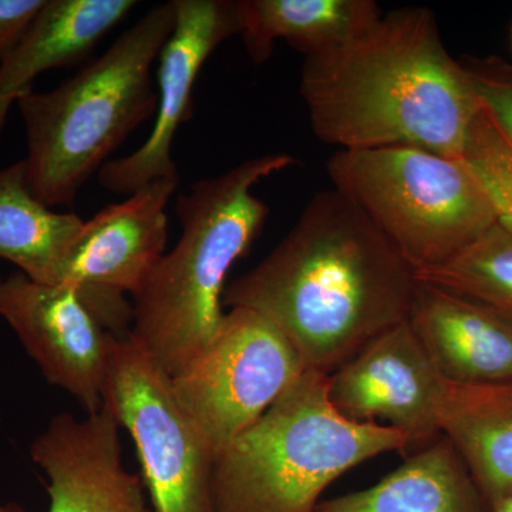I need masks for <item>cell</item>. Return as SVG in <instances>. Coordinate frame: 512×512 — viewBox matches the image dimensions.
<instances>
[{
    "mask_svg": "<svg viewBox=\"0 0 512 512\" xmlns=\"http://www.w3.org/2000/svg\"><path fill=\"white\" fill-rule=\"evenodd\" d=\"M328 376L305 370L215 460L214 512H316L323 491L382 454L410 453L402 431L346 419Z\"/></svg>",
    "mask_w": 512,
    "mask_h": 512,
    "instance_id": "obj_5",
    "label": "cell"
},
{
    "mask_svg": "<svg viewBox=\"0 0 512 512\" xmlns=\"http://www.w3.org/2000/svg\"><path fill=\"white\" fill-rule=\"evenodd\" d=\"M299 90L313 133L339 150L412 146L463 160L481 107L421 6L383 13L348 45L305 57Z\"/></svg>",
    "mask_w": 512,
    "mask_h": 512,
    "instance_id": "obj_2",
    "label": "cell"
},
{
    "mask_svg": "<svg viewBox=\"0 0 512 512\" xmlns=\"http://www.w3.org/2000/svg\"><path fill=\"white\" fill-rule=\"evenodd\" d=\"M298 163L291 154H265L200 180L178 197L181 237L134 296L130 332L171 377L214 338L225 315L228 272L264 228L269 208L252 190Z\"/></svg>",
    "mask_w": 512,
    "mask_h": 512,
    "instance_id": "obj_3",
    "label": "cell"
},
{
    "mask_svg": "<svg viewBox=\"0 0 512 512\" xmlns=\"http://www.w3.org/2000/svg\"><path fill=\"white\" fill-rule=\"evenodd\" d=\"M491 512H512V497L495 504L494 507L491 508Z\"/></svg>",
    "mask_w": 512,
    "mask_h": 512,
    "instance_id": "obj_24",
    "label": "cell"
},
{
    "mask_svg": "<svg viewBox=\"0 0 512 512\" xmlns=\"http://www.w3.org/2000/svg\"><path fill=\"white\" fill-rule=\"evenodd\" d=\"M180 181L156 180L84 221L60 275L110 332L130 335L136 296L165 255L167 208ZM59 284V285H60Z\"/></svg>",
    "mask_w": 512,
    "mask_h": 512,
    "instance_id": "obj_9",
    "label": "cell"
},
{
    "mask_svg": "<svg viewBox=\"0 0 512 512\" xmlns=\"http://www.w3.org/2000/svg\"><path fill=\"white\" fill-rule=\"evenodd\" d=\"M437 416L490 508L512 497V380H446Z\"/></svg>",
    "mask_w": 512,
    "mask_h": 512,
    "instance_id": "obj_16",
    "label": "cell"
},
{
    "mask_svg": "<svg viewBox=\"0 0 512 512\" xmlns=\"http://www.w3.org/2000/svg\"><path fill=\"white\" fill-rule=\"evenodd\" d=\"M419 279L412 265L335 188L306 205L288 235L222 303L261 313L306 370L330 375L383 332L409 319Z\"/></svg>",
    "mask_w": 512,
    "mask_h": 512,
    "instance_id": "obj_1",
    "label": "cell"
},
{
    "mask_svg": "<svg viewBox=\"0 0 512 512\" xmlns=\"http://www.w3.org/2000/svg\"><path fill=\"white\" fill-rule=\"evenodd\" d=\"M120 424L106 406L77 419L63 413L33 441L30 454L45 471L49 512H153L143 478L121 460ZM0 512H25L0 505Z\"/></svg>",
    "mask_w": 512,
    "mask_h": 512,
    "instance_id": "obj_13",
    "label": "cell"
},
{
    "mask_svg": "<svg viewBox=\"0 0 512 512\" xmlns=\"http://www.w3.org/2000/svg\"><path fill=\"white\" fill-rule=\"evenodd\" d=\"M46 0H0V63L19 46Z\"/></svg>",
    "mask_w": 512,
    "mask_h": 512,
    "instance_id": "obj_23",
    "label": "cell"
},
{
    "mask_svg": "<svg viewBox=\"0 0 512 512\" xmlns=\"http://www.w3.org/2000/svg\"><path fill=\"white\" fill-rule=\"evenodd\" d=\"M84 220L56 212L29 187L26 161L0 168V258L40 284L59 285L62 268Z\"/></svg>",
    "mask_w": 512,
    "mask_h": 512,
    "instance_id": "obj_19",
    "label": "cell"
},
{
    "mask_svg": "<svg viewBox=\"0 0 512 512\" xmlns=\"http://www.w3.org/2000/svg\"><path fill=\"white\" fill-rule=\"evenodd\" d=\"M238 36L249 59L264 64L285 40L303 59L348 45L383 16L373 0H237Z\"/></svg>",
    "mask_w": 512,
    "mask_h": 512,
    "instance_id": "obj_17",
    "label": "cell"
},
{
    "mask_svg": "<svg viewBox=\"0 0 512 512\" xmlns=\"http://www.w3.org/2000/svg\"><path fill=\"white\" fill-rule=\"evenodd\" d=\"M463 160L487 191L498 224L512 232V143L483 104L468 130Z\"/></svg>",
    "mask_w": 512,
    "mask_h": 512,
    "instance_id": "obj_21",
    "label": "cell"
},
{
    "mask_svg": "<svg viewBox=\"0 0 512 512\" xmlns=\"http://www.w3.org/2000/svg\"><path fill=\"white\" fill-rule=\"evenodd\" d=\"M173 33L158 56L157 117L134 153L109 160L97 177L104 190L131 195L156 180H178L173 143L194 113L192 90L202 66L221 43L238 36L237 0H174Z\"/></svg>",
    "mask_w": 512,
    "mask_h": 512,
    "instance_id": "obj_12",
    "label": "cell"
},
{
    "mask_svg": "<svg viewBox=\"0 0 512 512\" xmlns=\"http://www.w3.org/2000/svg\"><path fill=\"white\" fill-rule=\"evenodd\" d=\"M0 318L49 383L72 394L87 414L103 407L111 353L119 336L70 285L32 281L22 272L0 278Z\"/></svg>",
    "mask_w": 512,
    "mask_h": 512,
    "instance_id": "obj_10",
    "label": "cell"
},
{
    "mask_svg": "<svg viewBox=\"0 0 512 512\" xmlns=\"http://www.w3.org/2000/svg\"><path fill=\"white\" fill-rule=\"evenodd\" d=\"M416 276L483 303L512 322V232L498 222L460 254Z\"/></svg>",
    "mask_w": 512,
    "mask_h": 512,
    "instance_id": "obj_20",
    "label": "cell"
},
{
    "mask_svg": "<svg viewBox=\"0 0 512 512\" xmlns=\"http://www.w3.org/2000/svg\"><path fill=\"white\" fill-rule=\"evenodd\" d=\"M305 370L271 320L252 309L231 308L207 348L171 380L217 460Z\"/></svg>",
    "mask_w": 512,
    "mask_h": 512,
    "instance_id": "obj_8",
    "label": "cell"
},
{
    "mask_svg": "<svg viewBox=\"0 0 512 512\" xmlns=\"http://www.w3.org/2000/svg\"><path fill=\"white\" fill-rule=\"evenodd\" d=\"M409 322L448 382L512 380V322L483 303L419 281Z\"/></svg>",
    "mask_w": 512,
    "mask_h": 512,
    "instance_id": "obj_14",
    "label": "cell"
},
{
    "mask_svg": "<svg viewBox=\"0 0 512 512\" xmlns=\"http://www.w3.org/2000/svg\"><path fill=\"white\" fill-rule=\"evenodd\" d=\"M326 170L416 272L444 264L498 222L461 158L412 146L338 150Z\"/></svg>",
    "mask_w": 512,
    "mask_h": 512,
    "instance_id": "obj_6",
    "label": "cell"
},
{
    "mask_svg": "<svg viewBox=\"0 0 512 512\" xmlns=\"http://www.w3.org/2000/svg\"><path fill=\"white\" fill-rule=\"evenodd\" d=\"M444 382L407 319L330 373L328 393L346 419L402 431L410 451H417L441 436L437 410Z\"/></svg>",
    "mask_w": 512,
    "mask_h": 512,
    "instance_id": "obj_11",
    "label": "cell"
},
{
    "mask_svg": "<svg viewBox=\"0 0 512 512\" xmlns=\"http://www.w3.org/2000/svg\"><path fill=\"white\" fill-rule=\"evenodd\" d=\"M103 406L136 444L153 512H214V451L171 376L130 335L114 345Z\"/></svg>",
    "mask_w": 512,
    "mask_h": 512,
    "instance_id": "obj_7",
    "label": "cell"
},
{
    "mask_svg": "<svg viewBox=\"0 0 512 512\" xmlns=\"http://www.w3.org/2000/svg\"><path fill=\"white\" fill-rule=\"evenodd\" d=\"M174 26V0L153 6L55 90L19 97L29 187L37 200L70 207L89 178L156 113L151 69Z\"/></svg>",
    "mask_w": 512,
    "mask_h": 512,
    "instance_id": "obj_4",
    "label": "cell"
},
{
    "mask_svg": "<svg viewBox=\"0 0 512 512\" xmlns=\"http://www.w3.org/2000/svg\"><path fill=\"white\" fill-rule=\"evenodd\" d=\"M461 63L481 104L512 143V64L498 57H466Z\"/></svg>",
    "mask_w": 512,
    "mask_h": 512,
    "instance_id": "obj_22",
    "label": "cell"
},
{
    "mask_svg": "<svg viewBox=\"0 0 512 512\" xmlns=\"http://www.w3.org/2000/svg\"><path fill=\"white\" fill-rule=\"evenodd\" d=\"M316 512H491L456 448L444 436L414 451L365 490L320 501Z\"/></svg>",
    "mask_w": 512,
    "mask_h": 512,
    "instance_id": "obj_18",
    "label": "cell"
},
{
    "mask_svg": "<svg viewBox=\"0 0 512 512\" xmlns=\"http://www.w3.org/2000/svg\"><path fill=\"white\" fill-rule=\"evenodd\" d=\"M140 5L134 0H46L19 46L0 63V134L37 76L82 64Z\"/></svg>",
    "mask_w": 512,
    "mask_h": 512,
    "instance_id": "obj_15",
    "label": "cell"
}]
</instances>
